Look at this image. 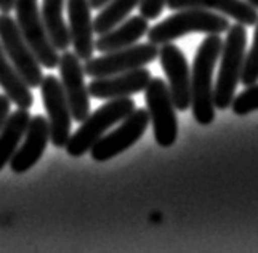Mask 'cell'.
Masks as SVG:
<instances>
[{
    "instance_id": "2e32d148",
    "label": "cell",
    "mask_w": 258,
    "mask_h": 253,
    "mask_svg": "<svg viewBox=\"0 0 258 253\" xmlns=\"http://www.w3.org/2000/svg\"><path fill=\"white\" fill-rule=\"evenodd\" d=\"M167 7L176 12L184 8H202L233 18L244 26H255L258 21V10L245 0H167Z\"/></svg>"
},
{
    "instance_id": "30bf717a",
    "label": "cell",
    "mask_w": 258,
    "mask_h": 253,
    "mask_svg": "<svg viewBox=\"0 0 258 253\" xmlns=\"http://www.w3.org/2000/svg\"><path fill=\"white\" fill-rule=\"evenodd\" d=\"M40 93L48 115L50 141L53 146L64 148L71 137L73 115H71L68 98L64 95L61 80L51 74L43 76L40 82Z\"/></svg>"
},
{
    "instance_id": "5b68a950",
    "label": "cell",
    "mask_w": 258,
    "mask_h": 253,
    "mask_svg": "<svg viewBox=\"0 0 258 253\" xmlns=\"http://www.w3.org/2000/svg\"><path fill=\"white\" fill-rule=\"evenodd\" d=\"M16 24L39 62L47 69L59 65V51L53 47L39 10V0H15Z\"/></svg>"
},
{
    "instance_id": "277c9868",
    "label": "cell",
    "mask_w": 258,
    "mask_h": 253,
    "mask_svg": "<svg viewBox=\"0 0 258 253\" xmlns=\"http://www.w3.org/2000/svg\"><path fill=\"white\" fill-rule=\"evenodd\" d=\"M135 109V101L130 96L108 99L95 112L88 114L87 119L81 122V126L71 135L64 146L66 152L71 157H82L87 152H90L93 144L111 126L123 120Z\"/></svg>"
},
{
    "instance_id": "d6986e66",
    "label": "cell",
    "mask_w": 258,
    "mask_h": 253,
    "mask_svg": "<svg viewBox=\"0 0 258 253\" xmlns=\"http://www.w3.org/2000/svg\"><path fill=\"white\" fill-rule=\"evenodd\" d=\"M29 109H20L10 112L5 125L0 130V170H4L7 164H10L18 146L21 144L26 129H28L31 114Z\"/></svg>"
},
{
    "instance_id": "3957f363",
    "label": "cell",
    "mask_w": 258,
    "mask_h": 253,
    "mask_svg": "<svg viewBox=\"0 0 258 253\" xmlns=\"http://www.w3.org/2000/svg\"><path fill=\"white\" fill-rule=\"evenodd\" d=\"M229 20L225 15L202 10V8H184L165 18L148 31V39L154 45H164L181 39L191 32L223 34L229 29Z\"/></svg>"
},
{
    "instance_id": "8fae6325",
    "label": "cell",
    "mask_w": 258,
    "mask_h": 253,
    "mask_svg": "<svg viewBox=\"0 0 258 253\" xmlns=\"http://www.w3.org/2000/svg\"><path fill=\"white\" fill-rule=\"evenodd\" d=\"M58 68L73 120L82 122L90 114V93L84 80V65L74 51L64 50L63 55H59Z\"/></svg>"
},
{
    "instance_id": "9a60e30c",
    "label": "cell",
    "mask_w": 258,
    "mask_h": 253,
    "mask_svg": "<svg viewBox=\"0 0 258 253\" xmlns=\"http://www.w3.org/2000/svg\"><path fill=\"white\" fill-rule=\"evenodd\" d=\"M66 5L71 45L74 47V53L81 58V61H87L93 56L95 51L90 0H66Z\"/></svg>"
},
{
    "instance_id": "7402d4cb",
    "label": "cell",
    "mask_w": 258,
    "mask_h": 253,
    "mask_svg": "<svg viewBox=\"0 0 258 253\" xmlns=\"http://www.w3.org/2000/svg\"><path fill=\"white\" fill-rule=\"evenodd\" d=\"M241 82L244 84V87L253 85V84L258 82V21H256V29H255V34H253L252 47L245 53V61H244Z\"/></svg>"
},
{
    "instance_id": "9c48e42d",
    "label": "cell",
    "mask_w": 258,
    "mask_h": 253,
    "mask_svg": "<svg viewBox=\"0 0 258 253\" xmlns=\"http://www.w3.org/2000/svg\"><path fill=\"white\" fill-rule=\"evenodd\" d=\"M151 125L148 109H135L125 119L119 122V126L111 133H104L92 149L90 156L95 162H106L122 154L123 151L138 143Z\"/></svg>"
},
{
    "instance_id": "4fadbf2b",
    "label": "cell",
    "mask_w": 258,
    "mask_h": 253,
    "mask_svg": "<svg viewBox=\"0 0 258 253\" xmlns=\"http://www.w3.org/2000/svg\"><path fill=\"white\" fill-rule=\"evenodd\" d=\"M50 141V125L48 119L43 115H32L28 129H26L21 146L10 160V167L15 173L21 175L31 170L42 159Z\"/></svg>"
},
{
    "instance_id": "7c38bea8",
    "label": "cell",
    "mask_w": 258,
    "mask_h": 253,
    "mask_svg": "<svg viewBox=\"0 0 258 253\" xmlns=\"http://www.w3.org/2000/svg\"><path fill=\"white\" fill-rule=\"evenodd\" d=\"M159 62L168 79L172 101L176 111H186L191 107V69L184 53L172 42L164 43L159 50Z\"/></svg>"
},
{
    "instance_id": "484cf974",
    "label": "cell",
    "mask_w": 258,
    "mask_h": 253,
    "mask_svg": "<svg viewBox=\"0 0 258 253\" xmlns=\"http://www.w3.org/2000/svg\"><path fill=\"white\" fill-rule=\"evenodd\" d=\"M12 10H15V0H0V12L10 13Z\"/></svg>"
},
{
    "instance_id": "cb8c5ba5",
    "label": "cell",
    "mask_w": 258,
    "mask_h": 253,
    "mask_svg": "<svg viewBox=\"0 0 258 253\" xmlns=\"http://www.w3.org/2000/svg\"><path fill=\"white\" fill-rule=\"evenodd\" d=\"M167 7V0H140V15L146 18L148 21L157 20Z\"/></svg>"
},
{
    "instance_id": "83f0119b",
    "label": "cell",
    "mask_w": 258,
    "mask_h": 253,
    "mask_svg": "<svg viewBox=\"0 0 258 253\" xmlns=\"http://www.w3.org/2000/svg\"><path fill=\"white\" fill-rule=\"evenodd\" d=\"M245 2H247V4H250L253 8H256V10H258V0H245Z\"/></svg>"
},
{
    "instance_id": "52a82bcc",
    "label": "cell",
    "mask_w": 258,
    "mask_h": 253,
    "mask_svg": "<svg viewBox=\"0 0 258 253\" xmlns=\"http://www.w3.org/2000/svg\"><path fill=\"white\" fill-rule=\"evenodd\" d=\"M0 43H2L8 59L24 79V82L31 88H39L43 79L42 65L34 55L28 42L24 40L16 20H13L8 13L0 15Z\"/></svg>"
},
{
    "instance_id": "d4e9b609",
    "label": "cell",
    "mask_w": 258,
    "mask_h": 253,
    "mask_svg": "<svg viewBox=\"0 0 258 253\" xmlns=\"http://www.w3.org/2000/svg\"><path fill=\"white\" fill-rule=\"evenodd\" d=\"M12 109V101L10 98L7 95H0V130H2V126L5 125L8 115H10V111Z\"/></svg>"
},
{
    "instance_id": "ffe728a7",
    "label": "cell",
    "mask_w": 258,
    "mask_h": 253,
    "mask_svg": "<svg viewBox=\"0 0 258 253\" xmlns=\"http://www.w3.org/2000/svg\"><path fill=\"white\" fill-rule=\"evenodd\" d=\"M64 5L66 0H43L40 10L47 34L58 51L68 50L71 45L68 23L64 21Z\"/></svg>"
},
{
    "instance_id": "44dd1931",
    "label": "cell",
    "mask_w": 258,
    "mask_h": 253,
    "mask_svg": "<svg viewBox=\"0 0 258 253\" xmlns=\"http://www.w3.org/2000/svg\"><path fill=\"white\" fill-rule=\"evenodd\" d=\"M140 5V0H109L93 21V31L96 35L111 31L117 24L127 20V16Z\"/></svg>"
},
{
    "instance_id": "ac0fdd59",
    "label": "cell",
    "mask_w": 258,
    "mask_h": 253,
    "mask_svg": "<svg viewBox=\"0 0 258 253\" xmlns=\"http://www.w3.org/2000/svg\"><path fill=\"white\" fill-rule=\"evenodd\" d=\"M0 87L10 101L20 109H31L34 104V96L31 87L24 82L20 72L12 65V61L5 55V50L0 43Z\"/></svg>"
},
{
    "instance_id": "4316f807",
    "label": "cell",
    "mask_w": 258,
    "mask_h": 253,
    "mask_svg": "<svg viewBox=\"0 0 258 253\" xmlns=\"http://www.w3.org/2000/svg\"><path fill=\"white\" fill-rule=\"evenodd\" d=\"M108 2L109 0H90V7H92V10H101Z\"/></svg>"
},
{
    "instance_id": "6da1fadb",
    "label": "cell",
    "mask_w": 258,
    "mask_h": 253,
    "mask_svg": "<svg viewBox=\"0 0 258 253\" xmlns=\"http://www.w3.org/2000/svg\"><path fill=\"white\" fill-rule=\"evenodd\" d=\"M223 40L220 34H209L196 53L191 71V107L192 115L201 125H210L215 119L213 104V71L218 62Z\"/></svg>"
},
{
    "instance_id": "8992f818",
    "label": "cell",
    "mask_w": 258,
    "mask_h": 253,
    "mask_svg": "<svg viewBox=\"0 0 258 253\" xmlns=\"http://www.w3.org/2000/svg\"><path fill=\"white\" fill-rule=\"evenodd\" d=\"M145 95L154 138L159 146L170 148L178 138V119L168 85L162 79L154 77L149 80Z\"/></svg>"
},
{
    "instance_id": "ba28073f",
    "label": "cell",
    "mask_w": 258,
    "mask_h": 253,
    "mask_svg": "<svg viewBox=\"0 0 258 253\" xmlns=\"http://www.w3.org/2000/svg\"><path fill=\"white\" fill-rule=\"evenodd\" d=\"M159 56V48L154 43L132 45L127 48L103 53L100 58H90L84 62V72L88 77H108L128 72L138 68H145Z\"/></svg>"
},
{
    "instance_id": "603a6c76",
    "label": "cell",
    "mask_w": 258,
    "mask_h": 253,
    "mask_svg": "<svg viewBox=\"0 0 258 253\" xmlns=\"http://www.w3.org/2000/svg\"><path fill=\"white\" fill-rule=\"evenodd\" d=\"M231 109L236 115H247L253 111H258V82L248 85L241 95L234 96L231 103Z\"/></svg>"
},
{
    "instance_id": "7a4b0ae2",
    "label": "cell",
    "mask_w": 258,
    "mask_h": 253,
    "mask_svg": "<svg viewBox=\"0 0 258 253\" xmlns=\"http://www.w3.org/2000/svg\"><path fill=\"white\" fill-rule=\"evenodd\" d=\"M247 47V31L244 24H231L228 35L223 42L220 53V69L218 79L213 87V104L217 109L223 111L231 107L236 88L241 82Z\"/></svg>"
},
{
    "instance_id": "e0dca14e",
    "label": "cell",
    "mask_w": 258,
    "mask_h": 253,
    "mask_svg": "<svg viewBox=\"0 0 258 253\" xmlns=\"http://www.w3.org/2000/svg\"><path fill=\"white\" fill-rule=\"evenodd\" d=\"M149 31L148 20L143 16H132L130 20L122 21L111 31L98 35L95 39V50L101 53H109L120 48H127L135 45Z\"/></svg>"
},
{
    "instance_id": "5bb4252c",
    "label": "cell",
    "mask_w": 258,
    "mask_h": 253,
    "mask_svg": "<svg viewBox=\"0 0 258 253\" xmlns=\"http://www.w3.org/2000/svg\"><path fill=\"white\" fill-rule=\"evenodd\" d=\"M153 79L146 68H138L122 74L95 77L88 85V93L95 99H114L125 98L146 90L149 80Z\"/></svg>"
}]
</instances>
